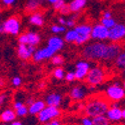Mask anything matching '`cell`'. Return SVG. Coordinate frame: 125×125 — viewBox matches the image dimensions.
<instances>
[{"label":"cell","mask_w":125,"mask_h":125,"mask_svg":"<svg viewBox=\"0 0 125 125\" xmlns=\"http://www.w3.org/2000/svg\"><path fill=\"white\" fill-rule=\"evenodd\" d=\"M117 22L115 21V19H114L113 17H111V18H107V19H105V18H102L101 19V22H100V24H102L105 28H107L108 30L109 29H111L114 25H115Z\"/></svg>","instance_id":"27"},{"label":"cell","mask_w":125,"mask_h":125,"mask_svg":"<svg viewBox=\"0 0 125 125\" xmlns=\"http://www.w3.org/2000/svg\"><path fill=\"white\" fill-rule=\"evenodd\" d=\"M16 114L12 108H7L0 114V121L3 123H11L16 120Z\"/></svg>","instance_id":"18"},{"label":"cell","mask_w":125,"mask_h":125,"mask_svg":"<svg viewBox=\"0 0 125 125\" xmlns=\"http://www.w3.org/2000/svg\"><path fill=\"white\" fill-rule=\"evenodd\" d=\"M50 30H51V32L53 34L58 35V34L65 33L66 32V27L65 26H61L59 24H53V25H51Z\"/></svg>","instance_id":"26"},{"label":"cell","mask_w":125,"mask_h":125,"mask_svg":"<svg viewBox=\"0 0 125 125\" xmlns=\"http://www.w3.org/2000/svg\"><path fill=\"white\" fill-rule=\"evenodd\" d=\"M36 50V47L25 45V44H18L17 47V55L22 60H29L32 58V55Z\"/></svg>","instance_id":"14"},{"label":"cell","mask_w":125,"mask_h":125,"mask_svg":"<svg viewBox=\"0 0 125 125\" xmlns=\"http://www.w3.org/2000/svg\"><path fill=\"white\" fill-rule=\"evenodd\" d=\"M81 125H92V118L89 116H85L81 119Z\"/></svg>","instance_id":"38"},{"label":"cell","mask_w":125,"mask_h":125,"mask_svg":"<svg viewBox=\"0 0 125 125\" xmlns=\"http://www.w3.org/2000/svg\"><path fill=\"white\" fill-rule=\"evenodd\" d=\"M34 102V98L33 97H28L27 99H25V102H24V104L28 107V106H30L31 104H32Z\"/></svg>","instance_id":"42"},{"label":"cell","mask_w":125,"mask_h":125,"mask_svg":"<svg viewBox=\"0 0 125 125\" xmlns=\"http://www.w3.org/2000/svg\"><path fill=\"white\" fill-rule=\"evenodd\" d=\"M105 79H106L105 70H104L103 67L98 65H94L93 67H91L85 78L89 86H95V87L103 84Z\"/></svg>","instance_id":"3"},{"label":"cell","mask_w":125,"mask_h":125,"mask_svg":"<svg viewBox=\"0 0 125 125\" xmlns=\"http://www.w3.org/2000/svg\"><path fill=\"white\" fill-rule=\"evenodd\" d=\"M64 40L62 37L58 36V35H53L48 38L47 40V47H49L51 50H53L55 53H57L58 51L62 50L64 47Z\"/></svg>","instance_id":"15"},{"label":"cell","mask_w":125,"mask_h":125,"mask_svg":"<svg viewBox=\"0 0 125 125\" xmlns=\"http://www.w3.org/2000/svg\"><path fill=\"white\" fill-rule=\"evenodd\" d=\"M76 25L75 19L74 18H70V19H66V23H65V27H69L71 29H73Z\"/></svg>","instance_id":"36"},{"label":"cell","mask_w":125,"mask_h":125,"mask_svg":"<svg viewBox=\"0 0 125 125\" xmlns=\"http://www.w3.org/2000/svg\"><path fill=\"white\" fill-rule=\"evenodd\" d=\"M0 24H1V23H0Z\"/></svg>","instance_id":"50"},{"label":"cell","mask_w":125,"mask_h":125,"mask_svg":"<svg viewBox=\"0 0 125 125\" xmlns=\"http://www.w3.org/2000/svg\"><path fill=\"white\" fill-rule=\"evenodd\" d=\"M42 125H62V122L58 119H55V120H52V121L45 123V124H42Z\"/></svg>","instance_id":"41"},{"label":"cell","mask_w":125,"mask_h":125,"mask_svg":"<svg viewBox=\"0 0 125 125\" xmlns=\"http://www.w3.org/2000/svg\"><path fill=\"white\" fill-rule=\"evenodd\" d=\"M11 83H12V85L14 86V87H20L22 85V83H23V80H22V78L20 77V76H15V77H13L12 78V81H11Z\"/></svg>","instance_id":"32"},{"label":"cell","mask_w":125,"mask_h":125,"mask_svg":"<svg viewBox=\"0 0 125 125\" xmlns=\"http://www.w3.org/2000/svg\"><path fill=\"white\" fill-rule=\"evenodd\" d=\"M45 106H46V104L44 100H41V99L34 100V102L30 106H28V114H30L31 116H36Z\"/></svg>","instance_id":"17"},{"label":"cell","mask_w":125,"mask_h":125,"mask_svg":"<svg viewBox=\"0 0 125 125\" xmlns=\"http://www.w3.org/2000/svg\"><path fill=\"white\" fill-rule=\"evenodd\" d=\"M1 1L4 6H11L16 2V0H1Z\"/></svg>","instance_id":"40"},{"label":"cell","mask_w":125,"mask_h":125,"mask_svg":"<svg viewBox=\"0 0 125 125\" xmlns=\"http://www.w3.org/2000/svg\"><path fill=\"white\" fill-rule=\"evenodd\" d=\"M90 38L96 41H105L108 38V29L100 23L93 25L90 32Z\"/></svg>","instance_id":"12"},{"label":"cell","mask_w":125,"mask_h":125,"mask_svg":"<svg viewBox=\"0 0 125 125\" xmlns=\"http://www.w3.org/2000/svg\"><path fill=\"white\" fill-rule=\"evenodd\" d=\"M90 39H91L90 35H78L74 43L76 45H84V44H86L88 42Z\"/></svg>","instance_id":"30"},{"label":"cell","mask_w":125,"mask_h":125,"mask_svg":"<svg viewBox=\"0 0 125 125\" xmlns=\"http://www.w3.org/2000/svg\"><path fill=\"white\" fill-rule=\"evenodd\" d=\"M88 92H89V90H88V87L86 85H84V84L75 85L70 89L69 97H70L71 100L80 102V101L84 100L87 97Z\"/></svg>","instance_id":"10"},{"label":"cell","mask_w":125,"mask_h":125,"mask_svg":"<svg viewBox=\"0 0 125 125\" xmlns=\"http://www.w3.org/2000/svg\"><path fill=\"white\" fill-rule=\"evenodd\" d=\"M45 0H27L26 3V10L27 11H36L43 5Z\"/></svg>","instance_id":"22"},{"label":"cell","mask_w":125,"mask_h":125,"mask_svg":"<svg viewBox=\"0 0 125 125\" xmlns=\"http://www.w3.org/2000/svg\"><path fill=\"white\" fill-rule=\"evenodd\" d=\"M77 36H78V34H77V32L74 29L66 30L63 40H64V42H67V43H74Z\"/></svg>","instance_id":"23"},{"label":"cell","mask_w":125,"mask_h":125,"mask_svg":"<svg viewBox=\"0 0 125 125\" xmlns=\"http://www.w3.org/2000/svg\"><path fill=\"white\" fill-rule=\"evenodd\" d=\"M106 118L111 122H118L124 120L125 118V109L121 108L118 102H112L109 104V107L105 113Z\"/></svg>","instance_id":"6"},{"label":"cell","mask_w":125,"mask_h":125,"mask_svg":"<svg viewBox=\"0 0 125 125\" xmlns=\"http://www.w3.org/2000/svg\"><path fill=\"white\" fill-rule=\"evenodd\" d=\"M58 12H59V13H61L62 15H68L69 13H71V12H70V9H69V6H68V4H67V3H66L63 7H62Z\"/></svg>","instance_id":"37"},{"label":"cell","mask_w":125,"mask_h":125,"mask_svg":"<svg viewBox=\"0 0 125 125\" xmlns=\"http://www.w3.org/2000/svg\"><path fill=\"white\" fill-rule=\"evenodd\" d=\"M4 85H5V81L2 78H0V87H3Z\"/></svg>","instance_id":"47"},{"label":"cell","mask_w":125,"mask_h":125,"mask_svg":"<svg viewBox=\"0 0 125 125\" xmlns=\"http://www.w3.org/2000/svg\"><path fill=\"white\" fill-rule=\"evenodd\" d=\"M2 33H4V29H3V25L1 23L0 24V34H2Z\"/></svg>","instance_id":"48"},{"label":"cell","mask_w":125,"mask_h":125,"mask_svg":"<svg viewBox=\"0 0 125 125\" xmlns=\"http://www.w3.org/2000/svg\"><path fill=\"white\" fill-rule=\"evenodd\" d=\"M0 125H9V124H7V123H2V124H0Z\"/></svg>","instance_id":"49"},{"label":"cell","mask_w":125,"mask_h":125,"mask_svg":"<svg viewBox=\"0 0 125 125\" xmlns=\"http://www.w3.org/2000/svg\"><path fill=\"white\" fill-rule=\"evenodd\" d=\"M65 4H66L65 0H58V1L55 2L52 6H53V9H54V10H56V11H59V10H60L62 7H63Z\"/></svg>","instance_id":"33"},{"label":"cell","mask_w":125,"mask_h":125,"mask_svg":"<svg viewBox=\"0 0 125 125\" xmlns=\"http://www.w3.org/2000/svg\"><path fill=\"white\" fill-rule=\"evenodd\" d=\"M122 52V46L118 43H104L96 41L87 44L82 50V56L88 61H114Z\"/></svg>","instance_id":"1"},{"label":"cell","mask_w":125,"mask_h":125,"mask_svg":"<svg viewBox=\"0 0 125 125\" xmlns=\"http://www.w3.org/2000/svg\"><path fill=\"white\" fill-rule=\"evenodd\" d=\"M61 115V110L57 107H52V106H45L37 114V120L39 123H48L52 120L58 119Z\"/></svg>","instance_id":"5"},{"label":"cell","mask_w":125,"mask_h":125,"mask_svg":"<svg viewBox=\"0 0 125 125\" xmlns=\"http://www.w3.org/2000/svg\"><path fill=\"white\" fill-rule=\"evenodd\" d=\"M65 23H66V19L64 17H59L58 18V24L61 25V26H65Z\"/></svg>","instance_id":"43"},{"label":"cell","mask_w":125,"mask_h":125,"mask_svg":"<svg viewBox=\"0 0 125 125\" xmlns=\"http://www.w3.org/2000/svg\"><path fill=\"white\" fill-rule=\"evenodd\" d=\"M108 107L109 103L107 100L101 97H93L90 98L84 105V111L86 113V116L94 118L96 116L105 115Z\"/></svg>","instance_id":"2"},{"label":"cell","mask_w":125,"mask_h":125,"mask_svg":"<svg viewBox=\"0 0 125 125\" xmlns=\"http://www.w3.org/2000/svg\"><path fill=\"white\" fill-rule=\"evenodd\" d=\"M45 1H47L49 4H51V5H53L55 2H57L58 0H45Z\"/></svg>","instance_id":"46"},{"label":"cell","mask_w":125,"mask_h":125,"mask_svg":"<svg viewBox=\"0 0 125 125\" xmlns=\"http://www.w3.org/2000/svg\"><path fill=\"white\" fill-rule=\"evenodd\" d=\"M40 41H41L40 35L37 32H34V31H28V32L18 36L19 44H25L36 47L38 44H40Z\"/></svg>","instance_id":"8"},{"label":"cell","mask_w":125,"mask_h":125,"mask_svg":"<svg viewBox=\"0 0 125 125\" xmlns=\"http://www.w3.org/2000/svg\"><path fill=\"white\" fill-rule=\"evenodd\" d=\"M111 17H112V13L110 11H105V12L103 13V15H102V18H105V19L111 18Z\"/></svg>","instance_id":"44"},{"label":"cell","mask_w":125,"mask_h":125,"mask_svg":"<svg viewBox=\"0 0 125 125\" xmlns=\"http://www.w3.org/2000/svg\"><path fill=\"white\" fill-rule=\"evenodd\" d=\"M92 125H110V121L106 118L105 115L96 116L92 118Z\"/></svg>","instance_id":"25"},{"label":"cell","mask_w":125,"mask_h":125,"mask_svg":"<svg viewBox=\"0 0 125 125\" xmlns=\"http://www.w3.org/2000/svg\"><path fill=\"white\" fill-rule=\"evenodd\" d=\"M91 28H92V25L87 24V23H83V24L75 25V27L73 29L76 31L78 35H90Z\"/></svg>","instance_id":"21"},{"label":"cell","mask_w":125,"mask_h":125,"mask_svg":"<svg viewBox=\"0 0 125 125\" xmlns=\"http://www.w3.org/2000/svg\"><path fill=\"white\" fill-rule=\"evenodd\" d=\"M114 63H115V66L117 67V69L122 70V71L124 70V68H125V53L123 51L114 59Z\"/></svg>","instance_id":"24"},{"label":"cell","mask_w":125,"mask_h":125,"mask_svg":"<svg viewBox=\"0 0 125 125\" xmlns=\"http://www.w3.org/2000/svg\"><path fill=\"white\" fill-rule=\"evenodd\" d=\"M15 111V114H16V117H25L27 114H28V107L23 104L21 107H19L18 109L14 110Z\"/></svg>","instance_id":"31"},{"label":"cell","mask_w":125,"mask_h":125,"mask_svg":"<svg viewBox=\"0 0 125 125\" xmlns=\"http://www.w3.org/2000/svg\"><path fill=\"white\" fill-rule=\"evenodd\" d=\"M23 104H24V102L21 101V100H14L13 105H12V107H13L12 109H13V110H16V109H18L19 107H21Z\"/></svg>","instance_id":"39"},{"label":"cell","mask_w":125,"mask_h":125,"mask_svg":"<svg viewBox=\"0 0 125 125\" xmlns=\"http://www.w3.org/2000/svg\"><path fill=\"white\" fill-rule=\"evenodd\" d=\"M9 125H23V123H22L21 121H19V120H15V121L11 122Z\"/></svg>","instance_id":"45"},{"label":"cell","mask_w":125,"mask_h":125,"mask_svg":"<svg viewBox=\"0 0 125 125\" xmlns=\"http://www.w3.org/2000/svg\"><path fill=\"white\" fill-rule=\"evenodd\" d=\"M91 67H92V65L90 63V61H88V60L78 61L75 64V70L73 71L74 75H75V80H79V81L84 80Z\"/></svg>","instance_id":"9"},{"label":"cell","mask_w":125,"mask_h":125,"mask_svg":"<svg viewBox=\"0 0 125 125\" xmlns=\"http://www.w3.org/2000/svg\"><path fill=\"white\" fill-rule=\"evenodd\" d=\"M65 73H66V72L64 71L63 68L56 67V68L53 70V73H52V75H53V77H54L55 79H57V80H62V79H64Z\"/></svg>","instance_id":"28"},{"label":"cell","mask_w":125,"mask_h":125,"mask_svg":"<svg viewBox=\"0 0 125 125\" xmlns=\"http://www.w3.org/2000/svg\"><path fill=\"white\" fill-rule=\"evenodd\" d=\"M51 63H52V65H54V66H56V67H60L62 64L64 63V59H63V57H62L61 55H59V54H55V55H53L51 57Z\"/></svg>","instance_id":"29"},{"label":"cell","mask_w":125,"mask_h":125,"mask_svg":"<svg viewBox=\"0 0 125 125\" xmlns=\"http://www.w3.org/2000/svg\"><path fill=\"white\" fill-rule=\"evenodd\" d=\"M2 25L4 29V33H8L12 36L19 35L20 30H21V23H20L19 18L16 16L9 17L2 23Z\"/></svg>","instance_id":"7"},{"label":"cell","mask_w":125,"mask_h":125,"mask_svg":"<svg viewBox=\"0 0 125 125\" xmlns=\"http://www.w3.org/2000/svg\"><path fill=\"white\" fill-rule=\"evenodd\" d=\"M55 54H57V53H55L53 50H51L47 46H44L42 48H39V49L35 50V52L32 55V59L34 62H41V61L51 59V57Z\"/></svg>","instance_id":"13"},{"label":"cell","mask_w":125,"mask_h":125,"mask_svg":"<svg viewBox=\"0 0 125 125\" xmlns=\"http://www.w3.org/2000/svg\"><path fill=\"white\" fill-rule=\"evenodd\" d=\"M87 4V0H71L68 4L70 12L72 13H79L85 8Z\"/></svg>","instance_id":"19"},{"label":"cell","mask_w":125,"mask_h":125,"mask_svg":"<svg viewBox=\"0 0 125 125\" xmlns=\"http://www.w3.org/2000/svg\"><path fill=\"white\" fill-rule=\"evenodd\" d=\"M8 101V94L5 92L0 93V106L4 105V104Z\"/></svg>","instance_id":"35"},{"label":"cell","mask_w":125,"mask_h":125,"mask_svg":"<svg viewBox=\"0 0 125 125\" xmlns=\"http://www.w3.org/2000/svg\"><path fill=\"white\" fill-rule=\"evenodd\" d=\"M65 80L67 82H73L75 81V75H74V72L73 71H69L67 73H65V76H64Z\"/></svg>","instance_id":"34"},{"label":"cell","mask_w":125,"mask_h":125,"mask_svg":"<svg viewBox=\"0 0 125 125\" xmlns=\"http://www.w3.org/2000/svg\"><path fill=\"white\" fill-rule=\"evenodd\" d=\"M62 101H63V96L58 92L49 93L44 100L46 106H52V107H57V108L60 107V105L62 104Z\"/></svg>","instance_id":"16"},{"label":"cell","mask_w":125,"mask_h":125,"mask_svg":"<svg viewBox=\"0 0 125 125\" xmlns=\"http://www.w3.org/2000/svg\"><path fill=\"white\" fill-rule=\"evenodd\" d=\"M29 23L34 26L41 27L44 25V17L39 12H33L29 16Z\"/></svg>","instance_id":"20"},{"label":"cell","mask_w":125,"mask_h":125,"mask_svg":"<svg viewBox=\"0 0 125 125\" xmlns=\"http://www.w3.org/2000/svg\"><path fill=\"white\" fill-rule=\"evenodd\" d=\"M105 95L112 102H120L125 97V89L121 81H114L105 89Z\"/></svg>","instance_id":"4"},{"label":"cell","mask_w":125,"mask_h":125,"mask_svg":"<svg viewBox=\"0 0 125 125\" xmlns=\"http://www.w3.org/2000/svg\"><path fill=\"white\" fill-rule=\"evenodd\" d=\"M125 37V26L124 24L116 23L111 29L108 30V40L113 43H117L119 41L123 40Z\"/></svg>","instance_id":"11"}]
</instances>
